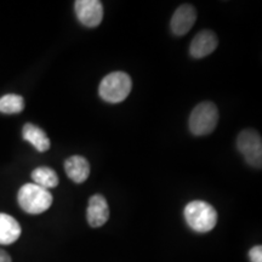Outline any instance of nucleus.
I'll list each match as a JSON object with an SVG mask.
<instances>
[{"instance_id": "nucleus-1", "label": "nucleus", "mask_w": 262, "mask_h": 262, "mask_svg": "<svg viewBox=\"0 0 262 262\" xmlns=\"http://www.w3.org/2000/svg\"><path fill=\"white\" fill-rule=\"evenodd\" d=\"M185 220L193 231L206 233L217 224V212L215 208L204 201H193L186 205Z\"/></svg>"}, {"instance_id": "nucleus-2", "label": "nucleus", "mask_w": 262, "mask_h": 262, "mask_svg": "<svg viewBox=\"0 0 262 262\" xmlns=\"http://www.w3.org/2000/svg\"><path fill=\"white\" fill-rule=\"evenodd\" d=\"M133 89V81L125 72H113L103 78L98 86L102 100L110 103L123 102Z\"/></svg>"}, {"instance_id": "nucleus-3", "label": "nucleus", "mask_w": 262, "mask_h": 262, "mask_svg": "<svg viewBox=\"0 0 262 262\" xmlns=\"http://www.w3.org/2000/svg\"><path fill=\"white\" fill-rule=\"evenodd\" d=\"M17 201L22 210L28 214H41L47 211L52 204V195L48 189L35 185V183H26L19 188Z\"/></svg>"}, {"instance_id": "nucleus-4", "label": "nucleus", "mask_w": 262, "mask_h": 262, "mask_svg": "<svg viewBox=\"0 0 262 262\" xmlns=\"http://www.w3.org/2000/svg\"><path fill=\"white\" fill-rule=\"evenodd\" d=\"M219 122V111L212 102H202L194 107L189 117V130L193 135L204 136L215 130Z\"/></svg>"}, {"instance_id": "nucleus-5", "label": "nucleus", "mask_w": 262, "mask_h": 262, "mask_svg": "<svg viewBox=\"0 0 262 262\" xmlns=\"http://www.w3.org/2000/svg\"><path fill=\"white\" fill-rule=\"evenodd\" d=\"M238 150L244 157L245 162L254 168L262 165V140L260 134L253 129H245L237 139Z\"/></svg>"}, {"instance_id": "nucleus-6", "label": "nucleus", "mask_w": 262, "mask_h": 262, "mask_svg": "<svg viewBox=\"0 0 262 262\" xmlns=\"http://www.w3.org/2000/svg\"><path fill=\"white\" fill-rule=\"evenodd\" d=\"M74 10L79 22L85 27H97L103 19V5L98 0H77Z\"/></svg>"}, {"instance_id": "nucleus-7", "label": "nucleus", "mask_w": 262, "mask_h": 262, "mask_svg": "<svg viewBox=\"0 0 262 262\" xmlns=\"http://www.w3.org/2000/svg\"><path fill=\"white\" fill-rule=\"evenodd\" d=\"M196 11L192 5L185 4L181 5L172 15L171 22V31L175 35H185L191 31L193 25L195 24Z\"/></svg>"}, {"instance_id": "nucleus-8", "label": "nucleus", "mask_w": 262, "mask_h": 262, "mask_svg": "<svg viewBox=\"0 0 262 262\" xmlns=\"http://www.w3.org/2000/svg\"><path fill=\"white\" fill-rule=\"evenodd\" d=\"M88 222L91 227L97 228L103 226L110 217V206L103 195L95 194L90 198L86 211Z\"/></svg>"}, {"instance_id": "nucleus-9", "label": "nucleus", "mask_w": 262, "mask_h": 262, "mask_svg": "<svg viewBox=\"0 0 262 262\" xmlns=\"http://www.w3.org/2000/svg\"><path fill=\"white\" fill-rule=\"evenodd\" d=\"M217 38L211 31H202L193 38L189 47V54L194 58H203L209 56L217 48Z\"/></svg>"}, {"instance_id": "nucleus-10", "label": "nucleus", "mask_w": 262, "mask_h": 262, "mask_svg": "<svg viewBox=\"0 0 262 262\" xmlns=\"http://www.w3.org/2000/svg\"><path fill=\"white\" fill-rule=\"evenodd\" d=\"M64 170L72 181L83 183L90 175V164L83 157L73 156L64 162Z\"/></svg>"}, {"instance_id": "nucleus-11", "label": "nucleus", "mask_w": 262, "mask_h": 262, "mask_svg": "<svg viewBox=\"0 0 262 262\" xmlns=\"http://www.w3.org/2000/svg\"><path fill=\"white\" fill-rule=\"evenodd\" d=\"M21 226L12 216L0 212V244L15 243L21 235Z\"/></svg>"}, {"instance_id": "nucleus-12", "label": "nucleus", "mask_w": 262, "mask_h": 262, "mask_svg": "<svg viewBox=\"0 0 262 262\" xmlns=\"http://www.w3.org/2000/svg\"><path fill=\"white\" fill-rule=\"evenodd\" d=\"M22 136L27 142L34 147L38 152H47L50 148V140L45 131L40 127L34 125L32 123L25 124L24 129H22Z\"/></svg>"}, {"instance_id": "nucleus-13", "label": "nucleus", "mask_w": 262, "mask_h": 262, "mask_svg": "<svg viewBox=\"0 0 262 262\" xmlns=\"http://www.w3.org/2000/svg\"><path fill=\"white\" fill-rule=\"evenodd\" d=\"M32 180L34 181L33 183L45 189L55 188L58 185L57 173L48 166H40V168L33 170Z\"/></svg>"}, {"instance_id": "nucleus-14", "label": "nucleus", "mask_w": 262, "mask_h": 262, "mask_svg": "<svg viewBox=\"0 0 262 262\" xmlns=\"http://www.w3.org/2000/svg\"><path fill=\"white\" fill-rule=\"evenodd\" d=\"M25 110V100L21 95L8 94L0 97V113L17 114Z\"/></svg>"}, {"instance_id": "nucleus-15", "label": "nucleus", "mask_w": 262, "mask_h": 262, "mask_svg": "<svg viewBox=\"0 0 262 262\" xmlns=\"http://www.w3.org/2000/svg\"><path fill=\"white\" fill-rule=\"evenodd\" d=\"M249 258L251 262H262V248L260 245H256L249 251Z\"/></svg>"}, {"instance_id": "nucleus-16", "label": "nucleus", "mask_w": 262, "mask_h": 262, "mask_svg": "<svg viewBox=\"0 0 262 262\" xmlns=\"http://www.w3.org/2000/svg\"><path fill=\"white\" fill-rule=\"evenodd\" d=\"M0 262H11V257L5 250L0 249Z\"/></svg>"}]
</instances>
